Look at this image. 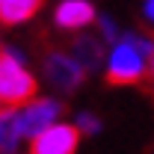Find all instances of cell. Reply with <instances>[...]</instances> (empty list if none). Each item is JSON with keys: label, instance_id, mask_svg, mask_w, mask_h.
I'll list each match as a JSON object with an SVG mask.
<instances>
[{"label": "cell", "instance_id": "8fae6325", "mask_svg": "<svg viewBox=\"0 0 154 154\" xmlns=\"http://www.w3.org/2000/svg\"><path fill=\"white\" fill-rule=\"evenodd\" d=\"M74 128L80 131V136H95V134H101V119L98 116H92V113H77V119H74Z\"/></svg>", "mask_w": 154, "mask_h": 154}, {"label": "cell", "instance_id": "30bf717a", "mask_svg": "<svg viewBox=\"0 0 154 154\" xmlns=\"http://www.w3.org/2000/svg\"><path fill=\"white\" fill-rule=\"evenodd\" d=\"M95 24H98V38H101V42H113V45H116V42L122 38V33H119V24H116L110 15H98Z\"/></svg>", "mask_w": 154, "mask_h": 154}, {"label": "cell", "instance_id": "9c48e42d", "mask_svg": "<svg viewBox=\"0 0 154 154\" xmlns=\"http://www.w3.org/2000/svg\"><path fill=\"white\" fill-rule=\"evenodd\" d=\"M18 110H0V154H12L18 148Z\"/></svg>", "mask_w": 154, "mask_h": 154}, {"label": "cell", "instance_id": "5bb4252c", "mask_svg": "<svg viewBox=\"0 0 154 154\" xmlns=\"http://www.w3.org/2000/svg\"><path fill=\"white\" fill-rule=\"evenodd\" d=\"M12 154H15V151H12Z\"/></svg>", "mask_w": 154, "mask_h": 154}, {"label": "cell", "instance_id": "6da1fadb", "mask_svg": "<svg viewBox=\"0 0 154 154\" xmlns=\"http://www.w3.org/2000/svg\"><path fill=\"white\" fill-rule=\"evenodd\" d=\"M38 92L36 77L24 68V54L12 45H0V110H18Z\"/></svg>", "mask_w": 154, "mask_h": 154}, {"label": "cell", "instance_id": "7c38bea8", "mask_svg": "<svg viewBox=\"0 0 154 154\" xmlns=\"http://www.w3.org/2000/svg\"><path fill=\"white\" fill-rule=\"evenodd\" d=\"M142 15L148 24H154V0H142Z\"/></svg>", "mask_w": 154, "mask_h": 154}, {"label": "cell", "instance_id": "277c9868", "mask_svg": "<svg viewBox=\"0 0 154 154\" xmlns=\"http://www.w3.org/2000/svg\"><path fill=\"white\" fill-rule=\"evenodd\" d=\"M65 113V104L57 98H33L30 104H24L18 110V131L21 136H38L48 131L51 125H57V119Z\"/></svg>", "mask_w": 154, "mask_h": 154}, {"label": "cell", "instance_id": "ba28073f", "mask_svg": "<svg viewBox=\"0 0 154 154\" xmlns=\"http://www.w3.org/2000/svg\"><path fill=\"white\" fill-rule=\"evenodd\" d=\"M45 0H0V24L18 27L24 21H33L42 12Z\"/></svg>", "mask_w": 154, "mask_h": 154}, {"label": "cell", "instance_id": "3957f363", "mask_svg": "<svg viewBox=\"0 0 154 154\" xmlns=\"http://www.w3.org/2000/svg\"><path fill=\"white\" fill-rule=\"evenodd\" d=\"M104 77L110 86H136L145 83L148 77V59L142 57L136 48H131L125 38H119L104 62Z\"/></svg>", "mask_w": 154, "mask_h": 154}, {"label": "cell", "instance_id": "8992f818", "mask_svg": "<svg viewBox=\"0 0 154 154\" xmlns=\"http://www.w3.org/2000/svg\"><path fill=\"white\" fill-rule=\"evenodd\" d=\"M68 48H71V57H74V62L83 68V71H86V74H95V71H101V68H104V62H107V57H104V42H101L98 36L77 33V36H71Z\"/></svg>", "mask_w": 154, "mask_h": 154}, {"label": "cell", "instance_id": "52a82bcc", "mask_svg": "<svg viewBox=\"0 0 154 154\" xmlns=\"http://www.w3.org/2000/svg\"><path fill=\"white\" fill-rule=\"evenodd\" d=\"M95 18H98V12L89 0H62L54 9V24L65 33H77V30L89 27Z\"/></svg>", "mask_w": 154, "mask_h": 154}, {"label": "cell", "instance_id": "4fadbf2b", "mask_svg": "<svg viewBox=\"0 0 154 154\" xmlns=\"http://www.w3.org/2000/svg\"><path fill=\"white\" fill-rule=\"evenodd\" d=\"M145 83H148V92H154V59L148 62V77H145Z\"/></svg>", "mask_w": 154, "mask_h": 154}, {"label": "cell", "instance_id": "7a4b0ae2", "mask_svg": "<svg viewBox=\"0 0 154 154\" xmlns=\"http://www.w3.org/2000/svg\"><path fill=\"white\" fill-rule=\"evenodd\" d=\"M38 62H42L45 80H48L57 92H62V95L77 92V89L83 86V80H86V71L74 62V57H71L68 51L57 48V45L45 42V36H38Z\"/></svg>", "mask_w": 154, "mask_h": 154}, {"label": "cell", "instance_id": "5b68a950", "mask_svg": "<svg viewBox=\"0 0 154 154\" xmlns=\"http://www.w3.org/2000/svg\"><path fill=\"white\" fill-rule=\"evenodd\" d=\"M80 145V131L74 125H51L30 139V154H74Z\"/></svg>", "mask_w": 154, "mask_h": 154}]
</instances>
